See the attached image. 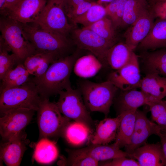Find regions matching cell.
<instances>
[{
  "instance_id": "1f68e13d",
  "label": "cell",
  "mask_w": 166,
  "mask_h": 166,
  "mask_svg": "<svg viewBox=\"0 0 166 166\" xmlns=\"http://www.w3.org/2000/svg\"><path fill=\"white\" fill-rule=\"evenodd\" d=\"M11 51L9 46L0 36V79L1 80L6 74L13 69L14 65H17L16 57Z\"/></svg>"
},
{
  "instance_id": "d6a6232c",
  "label": "cell",
  "mask_w": 166,
  "mask_h": 166,
  "mask_svg": "<svg viewBox=\"0 0 166 166\" xmlns=\"http://www.w3.org/2000/svg\"><path fill=\"white\" fill-rule=\"evenodd\" d=\"M108 40L117 41L116 32L111 19L105 16L89 26L85 27Z\"/></svg>"
},
{
  "instance_id": "ac0fdd59",
  "label": "cell",
  "mask_w": 166,
  "mask_h": 166,
  "mask_svg": "<svg viewBox=\"0 0 166 166\" xmlns=\"http://www.w3.org/2000/svg\"><path fill=\"white\" fill-rule=\"evenodd\" d=\"M152 102L149 96L141 91L133 89L121 91L116 95L114 100L117 115L124 112L138 108L143 105H147L148 102Z\"/></svg>"
},
{
  "instance_id": "9a60e30c",
  "label": "cell",
  "mask_w": 166,
  "mask_h": 166,
  "mask_svg": "<svg viewBox=\"0 0 166 166\" xmlns=\"http://www.w3.org/2000/svg\"><path fill=\"white\" fill-rule=\"evenodd\" d=\"M155 18L148 10L130 26L124 34L125 42L132 50L136 49L150 31Z\"/></svg>"
},
{
  "instance_id": "603a6c76",
  "label": "cell",
  "mask_w": 166,
  "mask_h": 166,
  "mask_svg": "<svg viewBox=\"0 0 166 166\" xmlns=\"http://www.w3.org/2000/svg\"><path fill=\"white\" fill-rule=\"evenodd\" d=\"M133 52L125 42L117 43L107 52L103 66L118 69L127 64Z\"/></svg>"
},
{
  "instance_id": "83f0119b",
  "label": "cell",
  "mask_w": 166,
  "mask_h": 166,
  "mask_svg": "<svg viewBox=\"0 0 166 166\" xmlns=\"http://www.w3.org/2000/svg\"><path fill=\"white\" fill-rule=\"evenodd\" d=\"M58 155L55 142L47 138H42L35 145L33 158L39 163L48 164L55 161Z\"/></svg>"
},
{
  "instance_id": "f6af8a7d",
  "label": "cell",
  "mask_w": 166,
  "mask_h": 166,
  "mask_svg": "<svg viewBox=\"0 0 166 166\" xmlns=\"http://www.w3.org/2000/svg\"></svg>"
},
{
  "instance_id": "9c48e42d",
  "label": "cell",
  "mask_w": 166,
  "mask_h": 166,
  "mask_svg": "<svg viewBox=\"0 0 166 166\" xmlns=\"http://www.w3.org/2000/svg\"><path fill=\"white\" fill-rule=\"evenodd\" d=\"M71 33L74 45L80 49L91 53L100 61L103 66L107 52L117 43V41L105 39L85 27L74 28Z\"/></svg>"
},
{
  "instance_id": "ffe728a7",
  "label": "cell",
  "mask_w": 166,
  "mask_h": 166,
  "mask_svg": "<svg viewBox=\"0 0 166 166\" xmlns=\"http://www.w3.org/2000/svg\"><path fill=\"white\" fill-rule=\"evenodd\" d=\"M139 88L152 102L166 97V77L155 73H148L141 79Z\"/></svg>"
},
{
  "instance_id": "ab89813d",
  "label": "cell",
  "mask_w": 166,
  "mask_h": 166,
  "mask_svg": "<svg viewBox=\"0 0 166 166\" xmlns=\"http://www.w3.org/2000/svg\"><path fill=\"white\" fill-rule=\"evenodd\" d=\"M22 0H6L3 9L0 11L1 15H4L7 12Z\"/></svg>"
},
{
  "instance_id": "44dd1931",
  "label": "cell",
  "mask_w": 166,
  "mask_h": 166,
  "mask_svg": "<svg viewBox=\"0 0 166 166\" xmlns=\"http://www.w3.org/2000/svg\"><path fill=\"white\" fill-rule=\"evenodd\" d=\"M144 50H156L166 48V19L154 21L147 37L137 47Z\"/></svg>"
},
{
  "instance_id": "d4e9b609",
  "label": "cell",
  "mask_w": 166,
  "mask_h": 166,
  "mask_svg": "<svg viewBox=\"0 0 166 166\" xmlns=\"http://www.w3.org/2000/svg\"><path fill=\"white\" fill-rule=\"evenodd\" d=\"M137 110L121 113V119L114 143L120 148L125 147L130 142L134 128Z\"/></svg>"
},
{
  "instance_id": "f35d334b",
  "label": "cell",
  "mask_w": 166,
  "mask_h": 166,
  "mask_svg": "<svg viewBox=\"0 0 166 166\" xmlns=\"http://www.w3.org/2000/svg\"><path fill=\"white\" fill-rule=\"evenodd\" d=\"M96 2L85 1L76 7L68 10L67 16L70 20L86 12Z\"/></svg>"
},
{
  "instance_id": "60d3db41",
  "label": "cell",
  "mask_w": 166,
  "mask_h": 166,
  "mask_svg": "<svg viewBox=\"0 0 166 166\" xmlns=\"http://www.w3.org/2000/svg\"><path fill=\"white\" fill-rule=\"evenodd\" d=\"M158 136L160 140V144L166 161V133L161 132Z\"/></svg>"
},
{
  "instance_id": "8992f818",
  "label": "cell",
  "mask_w": 166,
  "mask_h": 166,
  "mask_svg": "<svg viewBox=\"0 0 166 166\" xmlns=\"http://www.w3.org/2000/svg\"><path fill=\"white\" fill-rule=\"evenodd\" d=\"M68 0H47L34 23L68 38L74 28L68 21Z\"/></svg>"
},
{
  "instance_id": "4316f807",
  "label": "cell",
  "mask_w": 166,
  "mask_h": 166,
  "mask_svg": "<svg viewBox=\"0 0 166 166\" xmlns=\"http://www.w3.org/2000/svg\"><path fill=\"white\" fill-rule=\"evenodd\" d=\"M100 61L93 54H88L79 57L73 67L75 73L84 78L95 76L102 67Z\"/></svg>"
},
{
  "instance_id": "7402d4cb",
  "label": "cell",
  "mask_w": 166,
  "mask_h": 166,
  "mask_svg": "<svg viewBox=\"0 0 166 166\" xmlns=\"http://www.w3.org/2000/svg\"><path fill=\"white\" fill-rule=\"evenodd\" d=\"M59 58L55 53H38L27 58L23 64L30 75L38 77L45 73L50 64Z\"/></svg>"
},
{
  "instance_id": "7bdbcfd3",
  "label": "cell",
  "mask_w": 166,
  "mask_h": 166,
  "mask_svg": "<svg viewBox=\"0 0 166 166\" xmlns=\"http://www.w3.org/2000/svg\"><path fill=\"white\" fill-rule=\"evenodd\" d=\"M6 0H0V11L3 8L5 3Z\"/></svg>"
},
{
  "instance_id": "6da1fadb",
  "label": "cell",
  "mask_w": 166,
  "mask_h": 166,
  "mask_svg": "<svg viewBox=\"0 0 166 166\" xmlns=\"http://www.w3.org/2000/svg\"><path fill=\"white\" fill-rule=\"evenodd\" d=\"M79 57L78 52H76L60 58L51 64L42 75L30 79V81L35 84L42 98H49L71 87L70 77Z\"/></svg>"
},
{
  "instance_id": "277c9868",
  "label": "cell",
  "mask_w": 166,
  "mask_h": 166,
  "mask_svg": "<svg viewBox=\"0 0 166 166\" xmlns=\"http://www.w3.org/2000/svg\"><path fill=\"white\" fill-rule=\"evenodd\" d=\"M42 99L35 84L30 81L20 86L5 90L0 92L1 115L19 108L37 111Z\"/></svg>"
},
{
  "instance_id": "b9f144b4",
  "label": "cell",
  "mask_w": 166,
  "mask_h": 166,
  "mask_svg": "<svg viewBox=\"0 0 166 166\" xmlns=\"http://www.w3.org/2000/svg\"><path fill=\"white\" fill-rule=\"evenodd\" d=\"M86 0H68V10L74 8Z\"/></svg>"
},
{
  "instance_id": "d6986e66",
  "label": "cell",
  "mask_w": 166,
  "mask_h": 166,
  "mask_svg": "<svg viewBox=\"0 0 166 166\" xmlns=\"http://www.w3.org/2000/svg\"><path fill=\"white\" fill-rule=\"evenodd\" d=\"M121 119V114L115 118H106L96 127L89 140L91 144H107L115 140Z\"/></svg>"
},
{
  "instance_id": "5b68a950",
  "label": "cell",
  "mask_w": 166,
  "mask_h": 166,
  "mask_svg": "<svg viewBox=\"0 0 166 166\" xmlns=\"http://www.w3.org/2000/svg\"><path fill=\"white\" fill-rule=\"evenodd\" d=\"M0 30V36L15 55L17 64H23L27 58L36 53L35 48L24 35L22 23L2 16Z\"/></svg>"
},
{
  "instance_id": "d590c367",
  "label": "cell",
  "mask_w": 166,
  "mask_h": 166,
  "mask_svg": "<svg viewBox=\"0 0 166 166\" xmlns=\"http://www.w3.org/2000/svg\"><path fill=\"white\" fill-rule=\"evenodd\" d=\"M99 162L88 156L68 155L67 158L62 159L59 163L60 165L97 166Z\"/></svg>"
},
{
  "instance_id": "e575fe53",
  "label": "cell",
  "mask_w": 166,
  "mask_h": 166,
  "mask_svg": "<svg viewBox=\"0 0 166 166\" xmlns=\"http://www.w3.org/2000/svg\"><path fill=\"white\" fill-rule=\"evenodd\" d=\"M127 0H113L105 7L106 16L111 20L115 30L120 27Z\"/></svg>"
},
{
  "instance_id": "4fadbf2b",
  "label": "cell",
  "mask_w": 166,
  "mask_h": 166,
  "mask_svg": "<svg viewBox=\"0 0 166 166\" xmlns=\"http://www.w3.org/2000/svg\"><path fill=\"white\" fill-rule=\"evenodd\" d=\"M23 131L0 144V158L8 166H19L29 140Z\"/></svg>"
},
{
  "instance_id": "7a4b0ae2",
  "label": "cell",
  "mask_w": 166,
  "mask_h": 166,
  "mask_svg": "<svg viewBox=\"0 0 166 166\" xmlns=\"http://www.w3.org/2000/svg\"><path fill=\"white\" fill-rule=\"evenodd\" d=\"M22 25L24 35L35 48L36 53H53L60 58L71 54L74 44L67 37L44 29L35 23Z\"/></svg>"
},
{
  "instance_id": "52a82bcc",
  "label": "cell",
  "mask_w": 166,
  "mask_h": 166,
  "mask_svg": "<svg viewBox=\"0 0 166 166\" xmlns=\"http://www.w3.org/2000/svg\"><path fill=\"white\" fill-rule=\"evenodd\" d=\"M37 111L39 139L62 136L71 119L62 115L55 103L42 98Z\"/></svg>"
},
{
  "instance_id": "ee69618b",
  "label": "cell",
  "mask_w": 166,
  "mask_h": 166,
  "mask_svg": "<svg viewBox=\"0 0 166 166\" xmlns=\"http://www.w3.org/2000/svg\"><path fill=\"white\" fill-rule=\"evenodd\" d=\"M113 0H98L97 3L101 4L104 2H110Z\"/></svg>"
},
{
  "instance_id": "e0dca14e",
  "label": "cell",
  "mask_w": 166,
  "mask_h": 166,
  "mask_svg": "<svg viewBox=\"0 0 166 166\" xmlns=\"http://www.w3.org/2000/svg\"><path fill=\"white\" fill-rule=\"evenodd\" d=\"M128 157L137 160L140 166H165L160 143H146L135 149Z\"/></svg>"
},
{
  "instance_id": "30bf717a",
  "label": "cell",
  "mask_w": 166,
  "mask_h": 166,
  "mask_svg": "<svg viewBox=\"0 0 166 166\" xmlns=\"http://www.w3.org/2000/svg\"><path fill=\"white\" fill-rule=\"evenodd\" d=\"M141 79L138 56L133 51L127 64L110 73L107 80L119 90L126 91L139 88Z\"/></svg>"
},
{
  "instance_id": "8fae6325",
  "label": "cell",
  "mask_w": 166,
  "mask_h": 166,
  "mask_svg": "<svg viewBox=\"0 0 166 166\" xmlns=\"http://www.w3.org/2000/svg\"><path fill=\"white\" fill-rule=\"evenodd\" d=\"M35 111L25 108L13 109L0 118V133L4 142L23 130L30 122Z\"/></svg>"
},
{
  "instance_id": "f1b7e54d",
  "label": "cell",
  "mask_w": 166,
  "mask_h": 166,
  "mask_svg": "<svg viewBox=\"0 0 166 166\" xmlns=\"http://www.w3.org/2000/svg\"><path fill=\"white\" fill-rule=\"evenodd\" d=\"M149 9L147 0H127L120 27L129 26Z\"/></svg>"
},
{
  "instance_id": "3957f363",
  "label": "cell",
  "mask_w": 166,
  "mask_h": 166,
  "mask_svg": "<svg viewBox=\"0 0 166 166\" xmlns=\"http://www.w3.org/2000/svg\"><path fill=\"white\" fill-rule=\"evenodd\" d=\"M89 111L98 112L107 116L119 89L110 81L96 83L80 80L78 88Z\"/></svg>"
},
{
  "instance_id": "5bb4252c",
  "label": "cell",
  "mask_w": 166,
  "mask_h": 166,
  "mask_svg": "<svg viewBox=\"0 0 166 166\" xmlns=\"http://www.w3.org/2000/svg\"><path fill=\"white\" fill-rule=\"evenodd\" d=\"M47 0H22L4 15L23 24L34 23Z\"/></svg>"
},
{
  "instance_id": "ba28073f",
  "label": "cell",
  "mask_w": 166,
  "mask_h": 166,
  "mask_svg": "<svg viewBox=\"0 0 166 166\" xmlns=\"http://www.w3.org/2000/svg\"><path fill=\"white\" fill-rule=\"evenodd\" d=\"M55 103L62 114L75 121L82 123L92 130L94 123L79 89L72 87L61 91Z\"/></svg>"
},
{
  "instance_id": "8d00e7d4",
  "label": "cell",
  "mask_w": 166,
  "mask_h": 166,
  "mask_svg": "<svg viewBox=\"0 0 166 166\" xmlns=\"http://www.w3.org/2000/svg\"><path fill=\"white\" fill-rule=\"evenodd\" d=\"M155 18L166 19V0H147Z\"/></svg>"
},
{
  "instance_id": "7c38bea8",
  "label": "cell",
  "mask_w": 166,
  "mask_h": 166,
  "mask_svg": "<svg viewBox=\"0 0 166 166\" xmlns=\"http://www.w3.org/2000/svg\"><path fill=\"white\" fill-rule=\"evenodd\" d=\"M161 132L160 127L150 121L145 112L137 109L133 132L129 143L124 147L125 151L128 154H131L135 149L145 144L150 136H158Z\"/></svg>"
},
{
  "instance_id": "f546056e",
  "label": "cell",
  "mask_w": 166,
  "mask_h": 166,
  "mask_svg": "<svg viewBox=\"0 0 166 166\" xmlns=\"http://www.w3.org/2000/svg\"><path fill=\"white\" fill-rule=\"evenodd\" d=\"M30 75L22 63L8 72L1 80L0 92L9 89L20 86L29 81Z\"/></svg>"
},
{
  "instance_id": "2e32d148",
  "label": "cell",
  "mask_w": 166,
  "mask_h": 166,
  "mask_svg": "<svg viewBox=\"0 0 166 166\" xmlns=\"http://www.w3.org/2000/svg\"><path fill=\"white\" fill-rule=\"evenodd\" d=\"M66 151L69 155L88 156L99 162L120 157H128V153L121 150L114 143L110 145L91 144L84 148Z\"/></svg>"
},
{
  "instance_id": "cb8c5ba5",
  "label": "cell",
  "mask_w": 166,
  "mask_h": 166,
  "mask_svg": "<svg viewBox=\"0 0 166 166\" xmlns=\"http://www.w3.org/2000/svg\"><path fill=\"white\" fill-rule=\"evenodd\" d=\"M141 57L146 74L155 73L166 77V48L144 52Z\"/></svg>"
},
{
  "instance_id": "4dcf8cb0",
  "label": "cell",
  "mask_w": 166,
  "mask_h": 166,
  "mask_svg": "<svg viewBox=\"0 0 166 166\" xmlns=\"http://www.w3.org/2000/svg\"><path fill=\"white\" fill-rule=\"evenodd\" d=\"M106 16L105 7L101 4L95 3L83 14L70 20L74 26L81 24L87 27Z\"/></svg>"
},
{
  "instance_id": "484cf974",
  "label": "cell",
  "mask_w": 166,
  "mask_h": 166,
  "mask_svg": "<svg viewBox=\"0 0 166 166\" xmlns=\"http://www.w3.org/2000/svg\"><path fill=\"white\" fill-rule=\"evenodd\" d=\"M91 129L85 124L76 121L69 122L64 128L62 136L70 144L80 146L89 140Z\"/></svg>"
},
{
  "instance_id": "74e56055",
  "label": "cell",
  "mask_w": 166,
  "mask_h": 166,
  "mask_svg": "<svg viewBox=\"0 0 166 166\" xmlns=\"http://www.w3.org/2000/svg\"><path fill=\"white\" fill-rule=\"evenodd\" d=\"M99 165L102 166H140L137 161L132 158L123 156L117 157L101 163Z\"/></svg>"
},
{
  "instance_id": "836d02e7",
  "label": "cell",
  "mask_w": 166,
  "mask_h": 166,
  "mask_svg": "<svg viewBox=\"0 0 166 166\" xmlns=\"http://www.w3.org/2000/svg\"><path fill=\"white\" fill-rule=\"evenodd\" d=\"M153 121L160 128L161 132L166 131V101L163 99L148 102L147 105Z\"/></svg>"
}]
</instances>
